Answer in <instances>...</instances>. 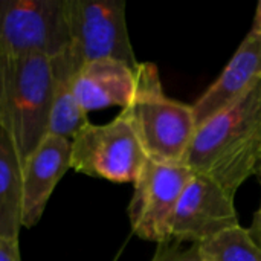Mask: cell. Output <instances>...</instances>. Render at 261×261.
Listing matches in <instances>:
<instances>
[{
    "label": "cell",
    "instance_id": "obj_1",
    "mask_svg": "<svg viewBox=\"0 0 261 261\" xmlns=\"http://www.w3.org/2000/svg\"><path fill=\"white\" fill-rule=\"evenodd\" d=\"M261 159V80L240 99L197 127L184 164L236 196Z\"/></svg>",
    "mask_w": 261,
    "mask_h": 261
},
{
    "label": "cell",
    "instance_id": "obj_2",
    "mask_svg": "<svg viewBox=\"0 0 261 261\" xmlns=\"http://www.w3.org/2000/svg\"><path fill=\"white\" fill-rule=\"evenodd\" d=\"M52 93L50 58L0 55V132L23 162L47 136Z\"/></svg>",
    "mask_w": 261,
    "mask_h": 261
},
{
    "label": "cell",
    "instance_id": "obj_3",
    "mask_svg": "<svg viewBox=\"0 0 261 261\" xmlns=\"http://www.w3.org/2000/svg\"><path fill=\"white\" fill-rule=\"evenodd\" d=\"M136 93L127 112L148 159L184 164L197 124L193 106L167 96L153 63H139Z\"/></svg>",
    "mask_w": 261,
    "mask_h": 261
},
{
    "label": "cell",
    "instance_id": "obj_4",
    "mask_svg": "<svg viewBox=\"0 0 261 261\" xmlns=\"http://www.w3.org/2000/svg\"><path fill=\"white\" fill-rule=\"evenodd\" d=\"M64 15L69 35L64 55L75 75L95 60L139 66L128 37L124 0H64Z\"/></svg>",
    "mask_w": 261,
    "mask_h": 261
},
{
    "label": "cell",
    "instance_id": "obj_5",
    "mask_svg": "<svg viewBox=\"0 0 261 261\" xmlns=\"http://www.w3.org/2000/svg\"><path fill=\"white\" fill-rule=\"evenodd\" d=\"M125 110L107 124H86L70 141V168L115 184H135L147 162Z\"/></svg>",
    "mask_w": 261,
    "mask_h": 261
},
{
    "label": "cell",
    "instance_id": "obj_6",
    "mask_svg": "<svg viewBox=\"0 0 261 261\" xmlns=\"http://www.w3.org/2000/svg\"><path fill=\"white\" fill-rule=\"evenodd\" d=\"M67 46L64 0H0V55L52 60Z\"/></svg>",
    "mask_w": 261,
    "mask_h": 261
},
{
    "label": "cell",
    "instance_id": "obj_7",
    "mask_svg": "<svg viewBox=\"0 0 261 261\" xmlns=\"http://www.w3.org/2000/svg\"><path fill=\"white\" fill-rule=\"evenodd\" d=\"M193 171L185 164H164L147 159L133 187V197L127 214L136 237L168 243L171 240V223L182 191Z\"/></svg>",
    "mask_w": 261,
    "mask_h": 261
},
{
    "label": "cell",
    "instance_id": "obj_8",
    "mask_svg": "<svg viewBox=\"0 0 261 261\" xmlns=\"http://www.w3.org/2000/svg\"><path fill=\"white\" fill-rule=\"evenodd\" d=\"M240 226L234 194L213 177L193 173L185 185L171 223V240L199 245Z\"/></svg>",
    "mask_w": 261,
    "mask_h": 261
},
{
    "label": "cell",
    "instance_id": "obj_9",
    "mask_svg": "<svg viewBox=\"0 0 261 261\" xmlns=\"http://www.w3.org/2000/svg\"><path fill=\"white\" fill-rule=\"evenodd\" d=\"M69 168L70 141L47 135L23 164V228H34L41 220L57 184Z\"/></svg>",
    "mask_w": 261,
    "mask_h": 261
},
{
    "label": "cell",
    "instance_id": "obj_10",
    "mask_svg": "<svg viewBox=\"0 0 261 261\" xmlns=\"http://www.w3.org/2000/svg\"><path fill=\"white\" fill-rule=\"evenodd\" d=\"M261 80V35L248 32L220 76L193 104L197 127L228 109Z\"/></svg>",
    "mask_w": 261,
    "mask_h": 261
},
{
    "label": "cell",
    "instance_id": "obj_11",
    "mask_svg": "<svg viewBox=\"0 0 261 261\" xmlns=\"http://www.w3.org/2000/svg\"><path fill=\"white\" fill-rule=\"evenodd\" d=\"M136 70L119 60L90 61L73 76V95L86 113L113 106L127 109L136 93Z\"/></svg>",
    "mask_w": 261,
    "mask_h": 261
},
{
    "label": "cell",
    "instance_id": "obj_12",
    "mask_svg": "<svg viewBox=\"0 0 261 261\" xmlns=\"http://www.w3.org/2000/svg\"><path fill=\"white\" fill-rule=\"evenodd\" d=\"M54 70V93L49 115L47 135L72 141L76 133L89 124L87 113L78 104L73 90L72 81L75 73L72 72L64 52L52 58Z\"/></svg>",
    "mask_w": 261,
    "mask_h": 261
},
{
    "label": "cell",
    "instance_id": "obj_13",
    "mask_svg": "<svg viewBox=\"0 0 261 261\" xmlns=\"http://www.w3.org/2000/svg\"><path fill=\"white\" fill-rule=\"evenodd\" d=\"M23 161L0 132V236L18 239L23 202Z\"/></svg>",
    "mask_w": 261,
    "mask_h": 261
},
{
    "label": "cell",
    "instance_id": "obj_14",
    "mask_svg": "<svg viewBox=\"0 0 261 261\" xmlns=\"http://www.w3.org/2000/svg\"><path fill=\"white\" fill-rule=\"evenodd\" d=\"M203 261H261V251L248 229L236 226L199 243Z\"/></svg>",
    "mask_w": 261,
    "mask_h": 261
},
{
    "label": "cell",
    "instance_id": "obj_15",
    "mask_svg": "<svg viewBox=\"0 0 261 261\" xmlns=\"http://www.w3.org/2000/svg\"><path fill=\"white\" fill-rule=\"evenodd\" d=\"M151 261H203L199 245H191L190 248H180V243L170 245L161 243L153 255Z\"/></svg>",
    "mask_w": 261,
    "mask_h": 261
},
{
    "label": "cell",
    "instance_id": "obj_16",
    "mask_svg": "<svg viewBox=\"0 0 261 261\" xmlns=\"http://www.w3.org/2000/svg\"><path fill=\"white\" fill-rule=\"evenodd\" d=\"M0 261H21L18 239H6L0 236Z\"/></svg>",
    "mask_w": 261,
    "mask_h": 261
},
{
    "label": "cell",
    "instance_id": "obj_17",
    "mask_svg": "<svg viewBox=\"0 0 261 261\" xmlns=\"http://www.w3.org/2000/svg\"><path fill=\"white\" fill-rule=\"evenodd\" d=\"M257 176H258V179H260V184H261V168H258ZM248 234H249V237L252 239V242L258 246V249L261 251V203H260V208H258V210H257V213L254 214L252 225L248 228Z\"/></svg>",
    "mask_w": 261,
    "mask_h": 261
},
{
    "label": "cell",
    "instance_id": "obj_18",
    "mask_svg": "<svg viewBox=\"0 0 261 261\" xmlns=\"http://www.w3.org/2000/svg\"><path fill=\"white\" fill-rule=\"evenodd\" d=\"M251 32H254V34H260L261 35V2L258 3V5H257V9H255V17H254V21H252Z\"/></svg>",
    "mask_w": 261,
    "mask_h": 261
},
{
    "label": "cell",
    "instance_id": "obj_19",
    "mask_svg": "<svg viewBox=\"0 0 261 261\" xmlns=\"http://www.w3.org/2000/svg\"><path fill=\"white\" fill-rule=\"evenodd\" d=\"M258 168H261V159H260V167H258Z\"/></svg>",
    "mask_w": 261,
    "mask_h": 261
}]
</instances>
